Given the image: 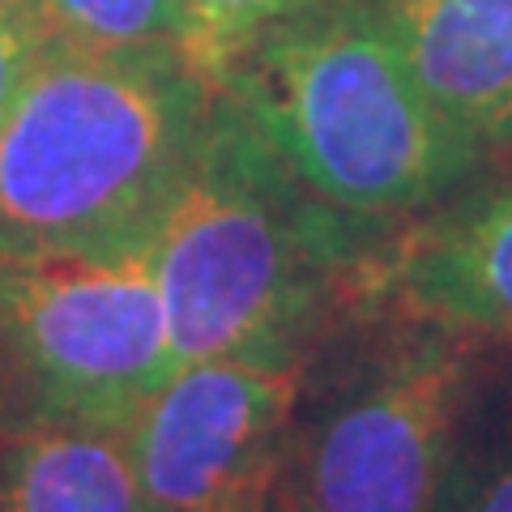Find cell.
<instances>
[{"mask_svg":"<svg viewBox=\"0 0 512 512\" xmlns=\"http://www.w3.org/2000/svg\"><path fill=\"white\" fill-rule=\"evenodd\" d=\"M218 86L320 205L359 227L436 210L483 167L397 56L372 0H308Z\"/></svg>","mask_w":512,"mask_h":512,"instance_id":"obj_2","label":"cell"},{"mask_svg":"<svg viewBox=\"0 0 512 512\" xmlns=\"http://www.w3.org/2000/svg\"><path fill=\"white\" fill-rule=\"evenodd\" d=\"M210 99L184 56L43 43L0 116V252L146 244Z\"/></svg>","mask_w":512,"mask_h":512,"instance_id":"obj_3","label":"cell"},{"mask_svg":"<svg viewBox=\"0 0 512 512\" xmlns=\"http://www.w3.org/2000/svg\"><path fill=\"white\" fill-rule=\"evenodd\" d=\"M180 5L188 9L192 26H197L205 64H210V77L218 82L222 69L239 56V47H248L274 22L291 18L308 0H180Z\"/></svg>","mask_w":512,"mask_h":512,"instance_id":"obj_12","label":"cell"},{"mask_svg":"<svg viewBox=\"0 0 512 512\" xmlns=\"http://www.w3.org/2000/svg\"><path fill=\"white\" fill-rule=\"evenodd\" d=\"M478 389V338L406 320L295 410L282 487L295 512H436Z\"/></svg>","mask_w":512,"mask_h":512,"instance_id":"obj_4","label":"cell"},{"mask_svg":"<svg viewBox=\"0 0 512 512\" xmlns=\"http://www.w3.org/2000/svg\"><path fill=\"white\" fill-rule=\"evenodd\" d=\"M359 222L303 188L214 82L150 256L175 363L308 359L350 291L367 295Z\"/></svg>","mask_w":512,"mask_h":512,"instance_id":"obj_1","label":"cell"},{"mask_svg":"<svg viewBox=\"0 0 512 512\" xmlns=\"http://www.w3.org/2000/svg\"><path fill=\"white\" fill-rule=\"evenodd\" d=\"M427 103L470 146L512 154V0H372Z\"/></svg>","mask_w":512,"mask_h":512,"instance_id":"obj_8","label":"cell"},{"mask_svg":"<svg viewBox=\"0 0 512 512\" xmlns=\"http://www.w3.org/2000/svg\"><path fill=\"white\" fill-rule=\"evenodd\" d=\"M244 512H295L291 495H286V487H282V461H278V470L252 491V500H248Z\"/></svg>","mask_w":512,"mask_h":512,"instance_id":"obj_14","label":"cell"},{"mask_svg":"<svg viewBox=\"0 0 512 512\" xmlns=\"http://www.w3.org/2000/svg\"><path fill=\"white\" fill-rule=\"evenodd\" d=\"M436 512H512V389H478Z\"/></svg>","mask_w":512,"mask_h":512,"instance_id":"obj_11","label":"cell"},{"mask_svg":"<svg viewBox=\"0 0 512 512\" xmlns=\"http://www.w3.org/2000/svg\"><path fill=\"white\" fill-rule=\"evenodd\" d=\"M0 5H22V0H0Z\"/></svg>","mask_w":512,"mask_h":512,"instance_id":"obj_16","label":"cell"},{"mask_svg":"<svg viewBox=\"0 0 512 512\" xmlns=\"http://www.w3.org/2000/svg\"><path fill=\"white\" fill-rule=\"evenodd\" d=\"M308 359H197L128 419L150 512H222L282 461Z\"/></svg>","mask_w":512,"mask_h":512,"instance_id":"obj_6","label":"cell"},{"mask_svg":"<svg viewBox=\"0 0 512 512\" xmlns=\"http://www.w3.org/2000/svg\"><path fill=\"white\" fill-rule=\"evenodd\" d=\"M26 5L47 43L124 56H184L210 77L201 35L180 0H26Z\"/></svg>","mask_w":512,"mask_h":512,"instance_id":"obj_10","label":"cell"},{"mask_svg":"<svg viewBox=\"0 0 512 512\" xmlns=\"http://www.w3.org/2000/svg\"><path fill=\"white\" fill-rule=\"evenodd\" d=\"M43 26L35 22V13L22 0V5H0V116L13 103V94L26 82L30 64L43 52Z\"/></svg>","mask_w":512,"mask_h":512,"instance_id":"obj_13","label":"cell"},{"mask_svg":"<svg viewBox=\"0 0 512 512\" xmlns=\"http://www.w3.org/2000/svg\"><path fill=\"white\" fill-rule=\"evenodd\" d=\"M175 372L150 239L0 252V414L9 427H128Z\"/></svg>","mask_w":512,"mask_h":512,"instance_id":"obj_5","label":"cell"},{"mask_svg":"<svg viewBox=\"0 0 512 512\" xmlns=\"http://www.w3.org/2000/svg\"><path fill=\"white\" fill-rule=\"evenodd\" d=\"M274 470H278V466H274ZM274 470H269V474H274ZM269 474H265V478H269ZM265 478H261V483H265ZM261 483H256V487H261ZM256 487H252V491H256ZM252 491H248V495H239V500H235L231 508H222V512H244V508H248V500H252Z\"/></svg>","mask_w":512,"mask_h":512,"instance_id":"obj_15","label":"cell"},{"mask_svg":"<svg viewBox=\"0 0 512 512\" xmlns=\"http://www.w3.org/2000/svg\"><path fill=\"white\" fill-rule=\"evenodd\" d=\"M0 512H150L124 427L30 423L0 453Z\"/></svg>","mask_w":512,"mask_h":512,"instance_id":"obj_9","label":"cell"},{"mask_svg":"<svg viewBox=\"0 0 512 512\" xmlns=\"http://www.w3.org/2000/svg\"><path fill=\"white\" fill-rule=\"evenodd\" d=\"M397 316L512 342V175L474 188L367 265Z\"/></svg>","mask_w":512,"mask_h":512,"instance_id":"obj_7","label":"cell"}]
</instances>
